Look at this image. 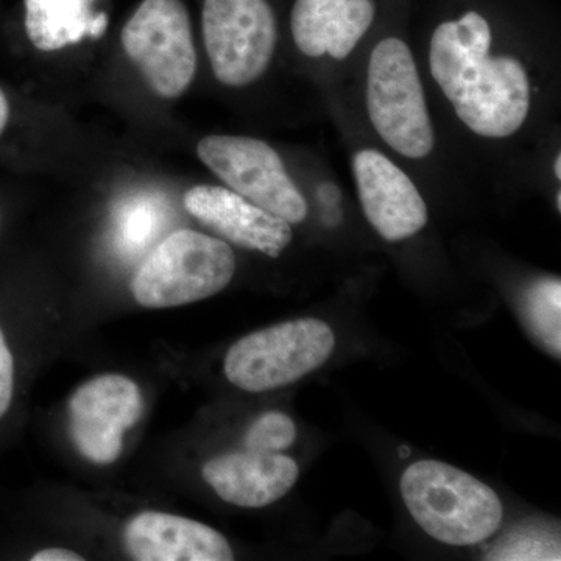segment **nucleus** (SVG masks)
Wrapping results in <instances>:
<instances>
[{"instance_id":"nucleus-20","label":"nucleus","mask_w":561,"mask_h":561,"mask_svg":"<svg viewBox=\"0 0 561 561\" xmlns=\"http://www.w3.org/2000/svg\"><path fill=\"white\" fill-rule=\"evenodd\" d=\"M80 553L69 551V549L50 548L36 552L32 561H83Z\"/></svg>"},{"instance_id":"nucleus-9","label":"nucleus","mask_w":561,"mask_h":561,"mask_svg":"<svg viewBox=\"0 0 561 561\" xmlns=\"http://www.w3.org/2000/svg\"><path fill=\"white\" fill-rule=\"evenodd\" d=\"M138 383L122 375L90 379L70 397L69 435L80 456L94 465H111L124 449V434L142 416Z\"/></svg>"},{"instance_id":"nucleus-5","label":"nucleus","mask_w":561,"mask_h":561,"mask_svg":"<svg viewBox=\"0 0 561 561\" xmlns=\"http://www.w3.org/2000/svg\"><path fill=\"white\" fill-rule=\"evenodd\" d=\"M334 348V331L324 321H284L236 342L225 357V376L251 393L283 389L319 370Z\"/></svg>"},{"instance_id":"nucleus-6","label":"nucleus","mask_w":561,"mask_h":561,"mask_svg":"<svg viewBox=\"0 0 561 561\" xmlns=\"http://www.w3.org/2000/svg\"><path fill=\"white\" fill-rule=\"evenodd\" d=\"M121 44L158 98L173 101L190 90L197 49L183 0H140L122 28Z\"/></svg>"},{"instance_id":"nucleus-21","label":"nucleus","mask_w":561,"mask_h":561,"mask_svg":"<svg viewBox=\"0 0 561 561\" xmlns=\"http://www.w3.org/2000/svg\"><path fill=\"white\" fill-rule=\"evenodd\" d=\"M11 121H13V103L7 91L0 87V140L9 133Z\"/></svg>"},{"instance_id":"nucleus-1","label":"nucleus","mask_w":561,"mask_h":561,"mask_svg":"<svg viewBox=\"0 0 561 561\" xmlns=\"http://www.w3.org/2000/svg\"><path fill=\"white\" fill-rule=\"evenodd\" d=\"M491 41L489 21L478 11L442 22L432 33L430 69L468 130L505 139L529 117V73L512 55L491 57Z\"/></svg>"},{"instance_id":"nucleus-10","label":"nucleus","mask_w":561,"mask_h":561,"mask_svg":"<svg viewBox=\"0 0 561 561\" xmlns=\"http://www.w3.org/2000/svg\"><path fill=\"white\" fill-rule=\"evenodd\" d=\"M353 175L368 224L387 242L405 241L426 227L430 210L419 187L381 151L354 153Z\"/></svg>"},{"instance_id":"nucleus-13","label":"nucleus","mask_w":561,"mask_h":561,"mask_svg":"<svg viewBox=\"0 0 561 561\" xmlns=\"http://www.w3.org/2000/svg\"><path fill=\"white\" fill-rule=\"evenodd\" d=\"M375 18V0H295L291 38L305 57L342 61L367 35Z\"/></svg>"},{"instance_id":"nucleus-12","label":"nucleus","mask_w":561,"mask_h":561,"mask_svg":"<svg viewBox=\"0 0 561 561\" xmlns=\"http://www.w3.org/2000/svg\"><path fill=\"white\" fill-rule=\"evenodd\" d=\"M128 556L138 561H230L227 538L206 524L171 515L142 512L124 530Z\"/></svg>"},{"instance_id":"nucleus-19","label":"nucleus","mask_w":561,"mask_h":561,"mask_svg":"<svg viewBox=\"0 0 561 561\" xmlns=\"http://www.w3.org/2000/svg\"><path fill=\"white\" fill-rule=\"evenodd\" d=\"M14 391V362L5 335L0 330V419L9 412Z\"/></svg>"},{"instance_id":"nucleus-3","label":"nucleus","mask_w":561,"mask_h":561,"mask_svg":"<svg viewBox=\"0 0 561 561\" xmlns=\"http://www.w3.org/2000/svg\"><path fill=\"white\" fill-rule=\"evenodd\" d=\"M236 256L221 239L179 230L140 262L131 294L147 309H168L206 300L234 278Z\"/></svg>"},{"instance_id":"nucleus-14","label":"nucleus","mask_w":561,"mask_h":561,"mask_svg":"<svg viewBox=\"0 0 561 561\" xmlns=\"http://www.w3.org/2000/svg\"><path fill=\"white\" fill-rule=\"evenodd\" d=\"M203 479L228 504L267 507L286 496L298 481L297 461L283 454L231 453L203 465Z\"/></svg>"},{"instance_id":"nucleus-23","label":"nucleus","mask_w":561,"mask_h":561,"mask_svg":"<svg viewBox=\"0 0 561 561\" xmlns=\"http://www.w3.org/2000/svg\"><path fill=\"white\" fill-rule=\"evenodd\" d=\"M557 206H559V210L561 209V192L557 194Z\"/></svg>"},{"instance_id":"nucleus-2","label":"nucleus","mask_w":561,"mask_h":561,"mask_svg":"<svg viewBox=\"0 0 561 561\" xmlns=\"http://www.w3.org/2000/svg\"><path fill=\"white\" fill-rule=\"evenodd\" d=\"M405 507L421 529L448 546H472L500 529L504 507L486 483L437 460L411 465L401 479Z\"/></svg>"},{"instance_id":"nucleus-16","label":"nucleus","mask_w":561,"mask_h":561,"mask_svg":"<svg viewBox=\"0 0 561 561\" xmlns=\"http://www.w3.org/2000/svg\"><path fill=\"white\" fill-rule=\"evenodd\" d=\"M526 317L531 332L552 354L561 350V283L560 279L538 280L526 297Z\"/></svg>"},{"instance_id":"nucleus-15","label":"nucleus","mask_w":561,"mask_h":561,"mask_svg":"<svg viewBox=\"0 0 561 561\" xmlns=\"http://www.w3.org/2000/svg\"><path fill=\"white\" fill-rule=\"evenodd\" d=\"M101 0H22V25L39 51H57L87 39H101L108 28Z\"/></svg>"},{"instance_id":"nucleus-22","label":"nucleus","mask_w":561,"mask_h":561,"mask_svg":"<svg viewBox=\"0 0 561 561\" xmlns=\"http://www.w3.org/2000/svg\"><path fill=\"white\" fill-rule=\"evenodd\" d=\"M553 173H556L557 180L561 179V154H557L556 161H553Z\"/></svg>"},{"instance_id":"nucleus-17","label":"nucleus","mask_w":561,"mask_h":561,"mask_svg":"<svg viewBox=\"0 0 561 561\" xmlns=\"http://www.w3.org/2000/svg\"><path fill=\"white\" fill-rule=\"evenodd\" d=\"M297 438V426L283 412L262 413L251 423L243 446L245 451L278 454L290 448Z\"/></svg>"},{"instance_id":"nucleus-18","label":"nucleus","mask_w":561,"mask_h":561,"mask_svg":"<svg viewBox=\"0 0 561 561\" xmlns=\"http://www.w3.org/2000/svg\"><path fill=\"white\" fill-rule=\"evenodd\" d=\"M559 542H546L545 538L534 535H515L507 545H502L497 552H491L494 560H559Z\"/></svg>"},{"instance_id":"nucleus-24","label":"nucleus","mask_w":561,"mask_h":561,"mask_svg":"<svg viewBox=\"0 0 561 561\" xmlns=\"http://www.w3.org/2000/svg\"><path fill=\"white\" fill-rule=\"evenodd\" d=\"M0 228H2V214H0Z\"/></svg>"},{"instance_id":"nucleus-11","label":"nucleus","mask_w":561,"mask_h":561,"mask_svg":"<svg viewBox=\"0 0 561 561\" xmlns=\"http://www.w3.org/2000/svg\"><path fill=\"white\" fill-rule=\"evenodd\" d=\"M184 209L225 241L265 256L278 257L294 239L289 221L256 203L247 201L230 187L197 184L186 191Z\"/></svg>"},{"instance_id":"nucleus-4","label":"nucleus","mask_w":561,"mask_h":561,"mask_svg":"<svg viewBox=\"0 0 561 561\" xmlns=\"http://www.w3.org/2000/svg\"><path fill=\"white\" fill-rule=\"evenodd\" d=\"M368 117L391 150L423 160L435 146L426 95L411 47L397 36L376 44L367 68Z\"/></svg>"},{"instance_id":"nucleus-7","label":"nucleus","mask_w":561,"mask_h":561,"mask_svg":"<svg viewBox=\"0 0 561 561\" xmlns=\"http://www.w3.org/2000/svg\"><path fill=\"white\" fill-rule=\"evenodd\" d=\"M202 33L214 77L230 88L260 80L278 46L268 0H203Z\"/></svg>"},{"instance_id":"nucleus-8","label":"nucleus","mask_w":561,"mask_h":561,"mask_svg":"<svg viewBox=\"0 0 561 561\" xmlns=\"http://www.w3.org/2000/svg\"><path fill=\"white\" fill-rule=\"evenodd\" d=\"M197 154L214 175L247 201L290 225L308 217L305 195L286 171L278 151L249 136L209 135L198 140Z\"/></svg>"}]
</instances>
